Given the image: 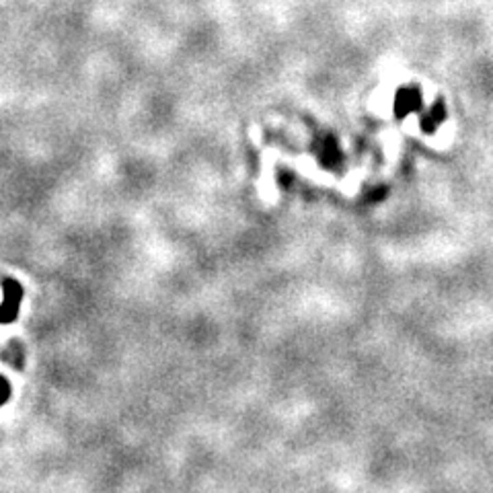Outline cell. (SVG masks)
Masks as SVG:
<instances>
[{
	"instance_id": "cell-1",
	"label": "cell",
	"mask_w": 493,
	"mask_h": 493,
	"mask_svg": "<svg viewBox=\"0 0 493 493\" xmlns=\"http://www.w3.org/2000/svg\"><path fill=\"white\" fill-rule=\"evenodd\" d=\"M6 397H8V385L0 378V403H4Z\"/></svg>"
}]
</instances>
